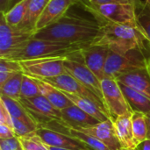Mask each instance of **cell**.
<instances>
[{
	"instance_id": "obj_1",
	"label": "cell",
	"mask_w": 150,
	"mask_h": 150,
	"mask_svg": "<svg viewBox=\"0 0 150 150\" xmlns=\"http://www.w3.org/2000/svg\"><path fill=\"white\" fill-rule=\"evenodd\" d=\"M102 34V26L95 19L67 12L55 23L36 31L33 38L64 43L92 45Z\"/></svg>"
},
{
	"instance_id": "obj_2",
	"label": "cell",
	"mask_w": 150,
	"mask_h": 150,
	"mask_svg": "<svg viewBox=\"0 0 150 150\" xmlns=\"http://www.w3.org/2000/svg\"><path fill=\"white\" fill-rule=\"evenodd\" d=\"M102 34L92 45L107 47L110 51L126 54L133 50H144L147 39L138 21L134 23L101 24Z\"/></svg>"
},
{
	"instance_id": "obj_3",
	"label": "cell",
	"mask_w": 150,
	"mask_h": 150,
	"mask_svg": "<svg viewBox=\"0 0 150 150\" xmlns=\"http://www.w3.org/2000/svg\"><path fill=\"white\" fill-rule=\"evenodd\" d=\"M88 46L90 45L64 43L32 38L21 48L11 54L6 59L20 62L43 57L69 56L81 51Z\"/></svg>"
},
{
	"instance_id": "obj_4",
	"label": "cell",
	"mask_w": 150,
	"mask_h": 150,
	"mask_svg": "<svg viewBox=\"0 0 150 150\" xmlns=\"http://www.w3.org/2000/svg\"><path fill=\"white\" fill-rule=\"evenodd\" d=\"M110 3L105 4H79L82 9L91 14V16L101 25L104 23H134L137 22V4Z\"/></svg>"
},
{
	"instance_id": "obj_5",
	"label": "cell",
	"mask_w": 150,
	"mask_h": 150,
	"mask_svg": "<svg viewBox=\"0 0 150 150\" xmlns=\"http://www.w3.org/2000/svg\"><path fill=\"white\" fill-rule=\"evenodd\" d=\"M148 59L142 50H133L126 54L110 51L105 66V75L116 79L130 71L147 68Z\"/></svg>"
},
{
	"instance_id": "obj_6",
	"label": "cell",
	"mask_w": 150,
	"mask_h": 150,
	"mask_svg": "<svg viewBox=\"0 0 150 150\" xmlns=\"http://www.w3.org/2000/svg\"><path fill=\"white\" fill-rule=\"evenodd\" d=\"M66 57H43L20 61L19 62L25 75L42 80L67 73L64 67V60Z\"/></svg>"
},
{
	"instance_id": "obj_7",
	"label": "cell",
	"mask_w": 150,
	"mask_h": 150,
	"mask_svg": "<svg viewBox=\"0 0 150 150\" xmlns=\"http://www.w3.org/2000/svg\"><path fill=\"white\" fill-rule=\"evenodd\" d=\"M101 90L105 109L112 120L128 112H133L120 83L115 79L105 76L101 80Z\"/></svg>"
},
{
	"instance_id": "obj_8",
	"label": "cell",
	"mask_w": 150,
	"mask_h": 150,
	"mask_svg": "<svg viewBox=\"0 0 150 150\" xmlns=\"http://www.w3.org/2000/svg\"><path fill=\"white\" fill-rule=\"evenodd\" d=\"M64 67L68 74L72 76L103 100L101 81L85 65L81 51L67 56L64 60Z\"/></svg>"
},
{
	"instance_id": "obj_9",
	"label": "cell",
	"mask_w": 150,
	"mask_h": 150,
	"mask_svg": "<svg viewBox=\"0 0 150 150\" xmlns=\"http://www.w3.org/2000/svg\"><path fill=\"white\" fill-rule=\"evenodd\" d=\"M34 32L22 28L10 26L4 16L0 18V58L6 59L11 54L21 48L30 39Z\"/></svg>"
},
{
	"instance_id": "obj_10",
	"label": "cell",
	"mask_w": 150,
	"mask_h": 150,
	"mask_svg": "<svg viewBox=\"0 0 150 150\" xmlns=\"http://www.w3.org/2000/svg\"><path fill=\"white\" fill-rule=\"evenodd\" d=\"M19 101L28 111L39 127L50 121H61V111L56 109L42 95L31 98H20Z\"/></svg>"
},
{
	"instance_id": "obj_11",
	"label": "cell",
	"mask_w": 150,
	"mask_h": 150,
	"mask_svg": "<svg viewBox=\"0 0 150 150\" xmlns=\"http://www.w3.org/2000/svg\"><path fill=\"white\" fill-rule=\"evenodd\" d=\"M42 80L52 84L53 86H54L55 88H57L62 91H65V92H68L70 94H74V95H76L79 97L86 98L93 101L94 103H96L97 105H98L104 110L106 111L105 104L99 97H98L93 91H91L90 89H88L86 86H84L83 83L78 82L76 78H74L72 76H70L68 73L60 75L58 76L51 77V78L42 79Z\"/></svg>"
},
{
	"instance_id": "obj_12",
	"label": "cell",
	"mask_w": 150,
	"mask_h": 150,
	"mask_svg": "<svg viewBox=\"0 0 150 150\" xmlns=\"http://www.w3.org/2000/svg\"><path fill=\"white\" fill-rule=\"evenodd\" d=\"M36 133L40 136L45 144L49 147L74 150H92L79 140L47 127H40Z\"/></svg>"
},
{
	"instance_id": "obj_13",
	"label": "cell",
	"mask_w": 150,
	"mask_h": 150,
	"mask_svg": "<svg viewBox=\"0 0 150 150\" xmlns=\"http://www.w3.org/2000/svg\"><path fill=\"white\" fill-rule=\"evenodd\" d=\"M110 49L105 46L90 45L81 50L85 65L101 81L105 76V66Z\"/></svg>"
},
{
	"instance_id": "obj_14",
	"label": "cell",
	"mask_w": 150,
	"mask_h": 150,
	"mask_svg": "<svg viewBox=\"0 0 150 150\" xmlns=\"http://www.w3.org/2000/svg\"><path fill=\"white\" fill-rule=\"evenodd\" d=\"M77 3L78 0H50L36 23L35 32L55 23Z\"/></svg>"
},
{
	"instance_id": "obj_15",
	"label": "cell",
	"mask_w": 150,
	"mask_h": 150,
	"mask_svg": "<svg viewBox=\"0 0 150 150\" xmlns=\"http://www.w3.org/2000/svg\"><path fill=\"white\" fill-rule=\"evenodd\" d=\"M75 129L94 136L105 146H107L110 150H118L120 148V144L115 134L113 122L110 119L105 121H100L92 126L76 127Z\"/></svg>"
},
{
	"instance_id": "obj_16",
	"label": "cell",
	"mask_w": 150,
	"mask_h": 150,
	"mask_svg": "<svg viewBox=\"0 0 150 150\" xmlns=\"http://www.w3.org/2000/svg\"><path fill=\"white\" fill-rule=\"evenodd\" d=\"M116 80L150 98V74L147 68L123 74L118 76Z\"/></svg>"
},
{
	"instance_id": "obj_17",
	"label": "cell",
	"mask_w": 150,
	"mask_h": 150,
	"mask_svg": "<svg viewBox=\"0 0 150 150\" xmlns=\"http://www.w3.org/2000/svg\"><path fill=\"white\" fill-rule=\"evenodd\" d=\"M57 122L69 127L76 128L92 126L100 121L81 110L76 105H72L61 111V121Z\"/></svg>"
},
{
	"instance_id": "obj_18",
	"label": "cell",
	"mask_w": 150,
	"mask_h": 150,
	"mask_svg": "<svg viewBox=\"0 0 150 150\" xmlns=\"http://www.w3.org/2000/svg\"><path fill=\"white\" fill-rule=\"evenodd\" d=\"M132 113H126L112 120L115 134L120 144V148L137 149L132 129Z\"/></svg>"
},
{
	"instance_id": "obj_19",
	"label": "cell",
	"mask_w": 150,
	"mask_h": 150,
	"mask_svg": "<svg viewBox=\"0 0 150 150\" xmlns=\"http://www.w3.org/2000/svg\"><path fill=\"white\" fill-rule=\"evenodd\" d=\"M37 80L40 86V94L45 97L56 109L62 111L73 105V103L63 94L62 91L43 80Z\"/></svg>"
},
{
	"instance_id": "obj_20",
	"label": "cell",
	"mask_w": 150,
	"mask_h": 150,
	"mask_svg": "<svg viewBox=\"0 0 150 150\" xmlns=\"http://www.w3.org/2000/svg\"><path fill=\"white\" fill-rule=\"evenodd\" d=\"M120 85L133 112H139L144 114L150 112V98L120 83Z\"/></svg>"
},
{
	"instance_id": "obj_21",
	"label": "cell",
	"mask_w": 150,
	"mask_h": 150,
	"mask_svg": "<svg viewBox=\"0 0 150 150\" xmlns=\"http://www.w3.org/2000/svg\"><path fill=\"white\" fill-rule=\"evenodd\" d=\"M50 0H31L28 5L26 15L22 24L18 28L35 32L36 23Z\"/></svg>"
},
{
	"instance_id": "obj_22",
	"label": "cell",
	"mask_w": 150,
	"mask_h": 150,
	"mask_svg": "<svg viewBox=\"0 0 150 150\" xmlns=\"http://www.w3.org/2000/svg\"><path fill=\"white\" fill-rule=\"evenodd\" d=\"M58 124H59L60 127L55 131H58V132L66 134H68V135H69V136H71V137H73L75 139L79 140L80 142H83L88 147H90L92 150H110L107 146H105L103 142H101L99 140H98L94 136H91L90 134H87L85 133H83V132H81V131H79L77 129L66 127V126L62 125L60 123H58Z\"/></svg>"
},
{
	"instance_id": "obj_23",
	"label": "cell",
	"mask_w": 150,
	"mask_h": 150,
	"mask_svg": "<svg viewBox=\"0 0 150 150\" xmlns=\"http://www.w3.org/2000/svg\"><path fill=\"white\" fill-rule=\"evenodd\" d=\"M0 100L3 102V104L8 110L11 118L22 120L27 122L35 123V121L33 120L28 111L25 109V107L21 104L19 100L14 99V98H9L4 95H0Z\"/></svg>"
},
{
	"instance_id": "obj_24",
	"label": "cell",
	"mask_w": 150,
	"mask_h": 150,
	"mask_svg": "<svg viewBox=\"0 0 150 150\" xmlns=\"http://www.w3.org/2000/svg\"><path fill=\"white\" fill-rule=\"evenodd\" d=\"M30 1L31 0H23L19 2L18 4H17L16 5H14L6 12H4V13L0 12L4 16L6 23L10 26L19 27V25L22 24L26 15Z\"/></svg>"
},
{
	"instance_id": "obj_25",
	"label": "cell",
	"mask_w": 150,
	"mask_h": 150,
	"mask_svg": "<svg viewBox=\"0 0 150 150\" xmlns=\"http://www.w3.org/2000/svg\"><path fill=\"white\" fill-rule=\"evenodd\" d=\"M132 129L134 142L137 147L148 139V125L146 114L133 112L132 113Z\"/></svg>"
},
{
	"instance_id": "obj_26",
	"label": "cell",
	"mask_w": 150,
	"mask_h": 150,
	"mask_svg": "<svg viewBox=\"0 0 150 150\" xmlns=\"http://www.w3.org/2000/svg\"><path fill=\"white\" fill-rule=\"evenodd\" d=\"M24 78V73L18 72L11 76L5 83L0 85L1 95L19 100L21 96V85Z\"/></svg>"
},
{
	"instance_id": "obj_27",
	"label": "cell",
	"mask_w": 150,
	"mask_h": 150,
	"mask_svg": "<svg viewBox=\"0 0 150 150\" xmlns=\"http://www.w3.org/2000/svg\"><path fill=\"white\" fill-rule=\"evenodd\" d=\"M18 72H23L18 61L0 58V85Z\"/></svg>"
},
{
	"instance_id": "obj_28",
	"label": "cell",
	"mask_w": 150,
	"mask_h": 150,
	"mask_svg": "<svg viewBox=\"0 0 150 150\" xmlns=\"http://www.w3.org/2000/svg\"><path fill=\"white\" fill-rule=\"evenodd\" d=\"M137 21L147 40L150 43V7L143 2L137 5Z\"/></svg>"
},
{
	"instance_id": "obj_29",
	"label": "cell",
	"mask_w": 150,
	"mask_h": 150,
	"mask_svg": "<svg viewBox=\"0 0 150 150\" xmlns=\"http://www.w3.org/2000/svg\"><path fill=\"white\" fill-rule=\"evenodd\" d=\"M18 138L24 150H49L36 131Z\"/></svg>"
},
{
	"instance_id": "obj_30",
	"label": "cell",
	"mask_w": 150,
	"mask_h": 150,
	"mask_svg": "<svg viewBox=\"0 0 150 150\" xmlns=\"http://www.w3.org/2000/svg\"><path fill=\"white\" fill-rule=\"evenodd\" d=\"M41 95L40 86L38 83V80L36 78L31 77L24 74V78L21 85V92L20 96L24 98H35Z\"/></svg>"
},
{
	"instance_id": "obj_31",
	"label": "cell",
	"mask_w": 150,
	"mask_h": 150,
	"mask_svg": "<svg viewBox=\"0 0 150 150\" xmlns=\"http://www.w3.org/2000/svg\"><path fill=\"white\" fill-rule=\"evenodd\" d=\"M39 128L38 125L33 122H27L22 120L12 118V129L14 130L17 137H22Z\"/></svg>"
},
{
	"instance_id": "obj_32",
	"label": "cell",
	"mask_w": 150,
	"mask_h": 150,
	"mask_svg": "<svg viewBox=\"0 0 150 150\" xmlns=\"http://www.w3.org/2000/svg\"><path fill=\"white\" fill-rule=\"evenodd\" d=\"M0 150H24L18 137L0 139Z\"/></svg>"
},
{
	"instance_id": "obj_33",
	"label": "cell",
	"mask_w": 150,
	"mask_h": 150,
	"mask_svg": "<svg viewBox=\"0 0 150 150\" xmlns=\"http://www.w3.org/2000/svg\"><path fill=\"white\" fill-rule=\"evenodd\" d=\"M138 0H78V4H105L110 3H123V4H133Z\"/></svg>"
},
{
	"instance_id": "obj_34",
	"label": "cell",
	"mask_w": 150,
	"mask_h": 150,
	"mask_svg": "<svg viewBox=\"0 0 150 150\" xmlns=\"http://www.w3.org/2000/svg\"><path fill=\"white\" fill-rule=\"evenodd\" d=\"M0 124H4L12 127V118L1 100H0Z\"/></svg>"
},
{
	"instance_id": "obj_35",
	"label": "cell",
	"mask_w": 150,
	"mask_h": 150,
	"mask_svg": "<svg viewBox=\"0 0 150 150\" xmlns=\"http://www.w3.org/2000/svg\"><path fill=\"white\" fill-rule=\"evenodd\" d=\"M17 137L14 130L10 126L0 124V139H11Z\"/></svg>"
},
{
	"instance_id": "obj_36",
	"label": "cell",
	"mask_w": 150,
	"mask_h": 150,
	"mask_svg": "<svg viewBox=\"0 0 150 150\" xmlns=\"http://www.w3.org/2000/svg\"><path fill=\"white\" fill-rule=\"evenodd\" d=\"M11 0H0V12L4 13L8 11V6Z\"/></svg>"
},
{
	"instance_id": "obj_37",
	"label": "cell",
	"mask_w": 150,
	"mask_h": 150,
	"mask_svg": "<svg viewBox=\"0 0 150 150\" xmlns=\"http://www.w3.org/2000/svg\"><path fill=\"white\" fill-rule=\"evenodd\" d=\"M137 150H150V139H147L143 142H142L138 147Z\"/></svg>"
},
{
	"instance_id": "obj_38",
	"label": "cell",
	"mask_w": 150,
	"mask_h": 150,
	"mask_svg": "<svg viewBox=\"0 0 150 150\" xmlns=\"http://www.w3.org/2000/svg\"><path fill=\"white\" fill-rule=\"evenodd\" d=\"M147 125H148V139H150V112L146 114Z\"/></svg>"
},
{
	"instance_id": "obj_39",
	"label": "cell",
	"mask_w": 150,
	"mask_h": 150,
	"mask_svg": "<svg viewBox=\"0 0 150 150\" xmlns=\"http://www.w3.org/2000/svg\"><path fill=\"white\" fill-rule=\"evenodd\" d=\"M21 1H23V0H11V2H10V4H9V6H8V11L11 9V8H12L14 5H16L17 4H18L19 2H21ZM6 12V11H5Z\"/></svg>"
},
{
	"instance_id": "obj_40",
	"label": "cell",
	"mask_w": 150,
	"mask_h": 150,
	"mask_svg": "<svg viewBox=\"0 0 150 150\" xmlns=\"http://www.w3.org/2000/svg\"><path fill=\"white\" fill-rule=\"evenodd\" d=\"M48 147V149L49 150H74V149H60V148H54V147Z\"/></svg>"
},
{
	"instance_id": "obj_41",
	"label": "cell",
	"mask_w": 150,
	"mask_h": 150,
	"mask_svg": "<svg viewBox=\"0 0 150 150\" xmlns=\"http://www.w3.org/2000/svg\"><path fill=\"white\" fill-rule=\"evenodd\" d=\"M147 69H148V70H149V72L150 74V58L148 59V63H147Z\"/></svg>"
},
{
	"instance_id": "obj_42",
	"label": "cell",
	"mask_w": 150,
	"mask_h": 150,
	"mask_svg": "<svg viewBox=\"0 0 150 150\" xmlns=\"http://www.w3.org/2000/svg\"><path fill=\"white\" fill-rule=\"evenodd\" d=\"M118 150H137V149H124V148H120Z\"/></svg>"
},
{
	"instance_id": "obj_43",
	"label": "cell",
	"mask_w": 150,
	"mask_h": 150,
	"mask_svg": "<svg viewBox=\"0 0 150 150\" xmlns=\"http://www.w3.org/2000/svg\"><path fill=\"white\" fill-rule=\"evenodd\" d=\"M144 3H145V4H147L148 6H149V7H150V0H146V1L144 2Z\"/></svg>"
}]
</instances>
